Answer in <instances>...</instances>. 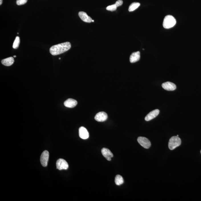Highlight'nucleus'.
<instances>
[{"mask_svg": "<svg viewBox=\"0 0 201 201\" xmlns=\"http://www.w3.org/2000/svg\"><path fill=\"white\" fill-rule=\"evenodd\" d=\"M71 47L70 42H66L54 45L50 48V53L53 56L61 54L69 50Z\"/></svg>", "mask_w": 201, "mask_h": 201, "instance_id": "nucleus-1", "label": "nucleus"}, {"mask_svg": "<svg viewBox=\"0 0 201 201\" xmlns=\"http://www.w3.org/2000/svg\"><path fill=\"white\" fill-rule=\"evenodd\" d=\"M176 24V21L172 16L168 15L164 18L163 26L165 29H169L173 27Z\"/></svg>", "mask_w": 201, "mask_h": 201, "instance_id": "nucleus-2", "label": "nucleus"}, {"mask_svg": "<svg viewBox=\"0 0 201 201\" xmlns=\"http://www.w3.org/2000/svg\"><path fill=\"white\" fill-rule=\"evenodd\" d=\"M181 144V140L178 136H174L170 138L168 143V147L171 150L179 147Z\"/></svg>", "mask_w": 201, "mask_h": 201, "instance_id": "nucleus-3", "label": "nucleus"}, {"mask_svg": "<svg viewBox=\"0 0 201 201\" xmlns=\"http://www.w3.org/2000/svg\"><path fill=\"white\" fill-rule=\"evenodd\" d=\"M49 157V153L48 151H45L42 152L40 157V162L42 166L44 167L47 166Z\"/></svg>", "mask_w": 201, "mask_h": 201, "instance_id": "nucleus-4", "label": "nucleus"}, {"mask_svg": "<svg viewBox=\"0 0 201 201\" xmlns=\"http://www.w3.org/2000/svg\"><path fill=\"white\" fill-rule=\"evenodd\" d=\"M56 167L59 170H67L69 167V165L66 161L60 158L57 161Z\"/></svg>", "mask_w": 201, "mask_h": 201, "instance_id": "nucleus-5", "label": "nucleus"}, {"mask_svg": "<svg viewBox=\"0 0 201 201\" xmlns=\"http://www.w3.org/2000/svg\"><path fill=\"white\" fill-rule=\"evenodd\" d=\"M137 141L144 148L149 149L151 146V143L149 140L146 137H139L137 139Z\"/></svg>", "mask_w": 201, "mask_h": 201, "instance_id": "nucleus-6", "label": "nucleus"}, {"mask_svg": "<svg viewBox=\"0 0 201 201\" xmlns=\"http://www.w3.org/2000/svg\"><path fill=\"white\" fill-rule=\"evenodd\" d=\"M108 118V115L106 113L104 112H100L97 113L95 117V119L98 122H103L106 120Z\"/></svg>", "mask_w": 201, "mask_h": 201, "instance_id": "nucleus-7", "label": "nucleus"}, {"mask_svg": "<svg viewBox=\"0 0 201 201\" xmlns=\"http://www.w3.org/2000/svg\"><path fill=\"white\" fill-rule=\"evenodd\" d=\"M162 87L164 90L167 91H174L176 89V86L172 82H167L162 84Z\"/></svg>", "mask_w": 201, "mask_h": 201, "instance_id": "nucleus-8", "label": "nucleus"}, {"mask_svg": "<svg viewBox=\"0 0 201 201\" xmlns=\"http://www.w3.org/2000/svg\"><path fill=\"white\" fill-rule=\"evenodd\" d=\"M79 136L81 139H86L89 138V134L88 130L84 127H81L79 130Z\"/></svg>", "mask_w": 201, "mask_h": 201, "instance_id": "nucleus-9", "label": "nucleus"}, {"mask_svg": "<svg viewBox=\"0 0 201 201\" xmlns=\"http://www.w3.org/2000/svg\"><path fill=\"white\" fill-rule=\"evenodd\" d=\"M159 113V109H156L150 112L145 117V120L147 121H149L154 119L158 116Z\"/></svg>", "mask_w": 201, "mask_h": 201, "instance_id": "nucleus-10", "label": "nucleus"}, {"mask_svg": "<svg viewBox=\"0 0 201 201\" xmlns=\"http://www.w3.org/2000/svg\"><path fill=\"white\" fill-rule=\"evenodd\" d=\"M101 153L103 157L108 161L111 160V158L113 157V155L111 151L108 149L103 148L101 150Z\"/></svg>", "mask_w": 201, "mask_h": 201, "instance_id": "nucleus-11", "label": "nucleus"}, {"mask_svg": "<svg viewBox=\"0 0 201 201\" xmlns=\"http://www.w3.org/2000/svg\"><path fill=\"white\" fill-rule=\"evenodd\" d=\"M79 17L81 20L85 22L91 23L92 22V19L90 16H89L85 12L81 11L79 12L78 13Z\"/></svg>", "mask_w": 201, "mask_h": 201, "instance_id": "nucleus-12", "label": "nucleus"}, {"mask_svg": "<svg viewBox=\"0 0 201 201\" xmlns=\"http://www.w3.org/2000/svg\"><path fill=\"white\" fill-rule=\"evenodd\" d=\"M78 102L76 100L73 99L69 98L64 102V105L68 108H72L76 107Z\"/></svg>", "mask_w": 201, "mask_h": 201, "instance_id": "nucleus-13", "label": "nucleus"}, {"mask_svg": "<svg viewBox=\"0 0 201 201\" xmlns=\"http://www.w3.org/2000/svg\"><path fill=\"white\" fill-rule=\"evenodd\" d=\"M140 59V53L138 51L131 54L130 57V61L131 63H134L138 61Z\"/></svg>", "mask_w": 201, "mask_h": 201, "instance_id": "nucleus-14", "label": "nucleus"}, {"mask_svg": "<svg viewBox=\"0 0 201 201\" xmlns=\"http://www.w3.org/2000/svg\"><path fill=\"white\" fill-rule=\"evenodd\" d=\"M14 60L13 57H9L2 60L1 63L3 65L8 66L12 65L14 63Z\"/></svg>", "mask_w": 201, "mask_h": 201, "instance_id": "nucleus-15", "label": "nucleus"}, {"mask_svg": "<svg viewBox=\"0 0 201 201\" xmlns=\"http://www.w3.org/2000/svg\"><path fill=\"white\" fill-rule=\"evenodd\" d=\"M115 182L117 186H120L124 183V180L122 176L120 175H117L115 177Z\"/></svg>", "mask_w": 201, "mask_h": 201, "instance_id": "nucleus-16", "label": "nucleus"}, {"mask_svg": "<svg viewBox=\"0 0 201 201\" xmlns=\"http://www.w3.org/2000/svg\"><path fill=\"white\" fill-rule=\"evenodd\" d=\"M140 6V3L139 2H134L130 5L129 8V12H132L137 9Z\"/></svg>", "mask_w": 201, "mask_h": 201, "instance_id": "nucleus-17", "label": "nucleus"}, {"mask_svg": "<svg viewBox=\"0 0 201 201\" xmlns=\"http://www.w3.org/2000/svg\"><path fill=\"white\" fill-rule=\"evenodd\" d=\"M20 38L19 36H16L13 44V48L14 49H17L18 48L20 44Z\"/></svg>", "mask_w": 201, "mask_h": 201, "instance_id": "nucleus-18", "label": "nucleus"}, {"mask_svg": "<svg viewBox=\"0 0 201 201\" xmlns=\"http://www.w3.org/2000/svg\"><path fill=\"white\" fill-rule=\"evenodd\" d=\"M117 7V5L115 3L114 4L108 6L106 8L107 10L111 11H114L116 10Z\"/></svg>", "mask_w": 201, "mask_h": 201, "instance_id": "nucleus-19", "label": "nucleus"}, {"mask_svg": "<svg viewBox=\"0 0 201 201\" xmlns=\"http://www.w3.org/2000/svg\"><path fill=\"white\" fill-rule=\"evenodd\" d=\"M28 0H17V4L18 5H22L25 4L27 2Z\"/></svg>", "mask_w": 201, "mask_h": 201, "instance_id": "nucleus-20", "label": "nucleus"}, {"mask_svg": "<svg viewBox=\"0 0 201 201\" xmlns=\"http://www.w3.org/2000/svg\"><path fill=\"white\" fill-rule=\"evenodd\" d=\"M115 3L116 4L117 7H119L122 5L123 2L122 0H118Z\"/></svg>", "mask_w": 201, "mask_h": 201, "instance_id": "nucleus-21", "label": "nucleus"}, {"mask_svg": "<svg viewBox=\"0 0 201 201\" xmlns=\"http://www.w3.org/2000/svg\"><path fill=\"white\" fill-rule=\"evenodd\" d=\"M3 0H0V5H2Z\"/></svg>", "mask_w": 201, "mask_h": 201, "instance_id": "nucleus-22", "label": "nucleus"}, {"mask_svg": "<svg viewBox=\"0 0 201 201\" xmlns=\"http://www.w3.org/2000/svg\"><path fill=\"white\" fill-rule=\"evenodd\" d=\"M16 56H13V58H16Z\"/></svg>", "mask_w": 201, "mask_h": 201, "instance_id": "nucleus-23", "label": "nucleus"}, {"mask_svg": "<svg viewBox=\"0 0 201 201\" xmlns=\"http://www.w3.org/2000/svg\"><path fill=\"white\" fill-rule=\"evenodd\" d=\"M94 20H92V22H94Z\"/></svg>", "mask_w": 201, "mask_h": 201, "instance_id": "nucleus-24", "label": "nucleus"}, {"mask_svg": "<svg viewBox=\"0 0 201 201\" xmlns=\"http://www.w3.org/2000/svg\"><path fill=\"white\" fill-rule=\"evenodd\" d=\"M60 59H61V58H59V60H60Z\"/></svg>", "mask_w": 201, "mask_h": 201, "instance_id": "nucleus-25", "label": "nucleus"}, {"mask_svg": "<svg viewBox=\"0 0 201 201\" xmlns=\"http://www.w3.org/2000/svg\"><path fill=\"white\" fill-rule=\"evenodd\" d=\"M177 136H179V135H177Z\"/></svg>", "mask_w": 201, "mask_h": 201, "instance_id": "nucleus-26", "label": "nucleus"}, {"mask_svg": "<svg viewBox=\"0 0 201 201\" xmlns=\"http://www.w3.org/2000/svg\"></svg>", "mask_w": 201, "mask_h": 201, "instance_id": "nucleus-27", "label": "nucleus"}]
</instances>
